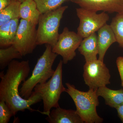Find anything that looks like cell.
<instances>
[{
	"label": "cell",
	"instance_id": "e0dca14e",
	"mask_svg": "<svg viewBox=\"0 0 123 123\" xmlns=\"http://www.w3.org/2000/svg\"><path fill=\"white\" fill-rule=\"evenodd\" d=\"M21 2L13 0L8 6L0 11V26L16 18H20V7Z\"/></svg>",
	"mask_w": 123,
	"mask_h": 123
},
{
	"label": "cell",
	"instance_id": "5b68a950",
	"mask_svg": "<svg viewBox=\"0 0 123 123\" xmlns=\"http://www.w3.org/2000/svg\"><path fill=\"white\" fill-rule=\"evenodd\" d=\"M67 6L42 14L37 29V45L48 44L53 47L57 43L60 34L59 29L63 14Z\"/></svg>",
	"mask_w": 123,
	"mask_h": 123
},
{
	"label": "cell",
	"instance_id": "5bb4252c",
	"mask_svg": "<svg viewBox=\"0 0 123 123\" xmlns=\"http://www.w3.org/2000/svg\"><path fill=\"white\" fill-rule=\"evenodd\" d=\"M19 18L11 20L0 26V47L5 48L13 44L19 25Z\"/></svg>",
	"mask_w": 123,
	"mask_h": 123
},
{
	"label": "cell",
	"instance_id": "3957f363",
	"mask_svg": "<svg viewBox=\"0 0 123 123\" xmlns=\"http://www.w3.org/2000/svg\"><path fill=\"white\" fill-rule=\"evenodd\" d=\"M57 55L52 51L51 45L46 44L45 51L38 59L31 76L22 84L19 93L23 98L29 99L36 86L45 83L53 76L55 70L52 66Z\"/></svg>",
	"mask_w": 123,
	"mask_h": 123
},
{
	"label": "cell",
	"instance_id": "d4e9b609",
	"mask_svg": "<svg viewBox=\"0 0 123 123\" xmlns=\"http://www.w3.org/2000/svg\"><path fill=\"white\" fill-rule=\"evenodd\" d=\"M19 0V1H20V2H23L25 0Z\"/></svg>",
	"mask_w": 123,
	"mask_h": 123
},
{
	"label": "cell",
	"instance_id": "ffe728a7",
	"mask_svg": "<svg viewBox=\"0 0 123 123\" xmlns=\"http://www.w3.org/2000/svg\"><path fill=\"white\" fill-rule=\"evenodd\" d=\"M67 0H34L41 14L55 10L61 7Z\"/></svg>",
	"mask_w": 123,
	"mask_h": 123
},
{
	"label": "cell",
	"instance_id": "cb8c5ba5",
	"mask_svg": "<svg viewBox=\"0 0 123 123\" xmlns=\"http://www.w3.org/2000/svg\"><path fill=\"white\" fill-rule=\"evenodd\" d=\"M116 109L117 111L119 118L123 123V104L122 105L117 107Z\"/></svg>",
	"mask_w": 123,
	"mask_h": 123
},
{
	"label": "cell",
	"instance_id": "7a4b0ae2",
	"mask_svg": "<svg viewBox=\"0 0 123 123\" xmlns=\"http://www.w3.org/2000/svg\"><path fill=\"white\" fill-rule=\"evenodd\" d=\"M66 92L75 103L77 113L84 123H101L103 119L98 114L97 107L99 105L97 90L89 89L86 92L77 89L74 85L66 83Z\"/></svg>",
	"mask_w": 123,
	"mask_h": 123
},
{
	"label": "cell",
	"instance_id": "8fae6325",
	"mask_svg": "<svg viewBox=\"0 0 123 123\" xmlns=\"http://www.w3.org/2000/svg\"><path fill=\"white\" fill-rule=\"evenodd\" d=\"M50 123H84L76 111L55 108L46 118Z\"/></svg>",
	"mask_w": 123,
	"mask_h": 123
},
{
	"label": "cell",
	"instance_id": "7c38bea8",
	"mask_svg": "<svg viewBox=\"0 0 123 123\" xmlns=\"http://www.w3.org/2000/svg\"><path fill=\"white\" fill-rule=\"evenodd\" d=\"M98 32V59L104 61L108 49L113 43L117 42L116 38L111 26L107 24L102 27Z\"/></svg>",
	"mask_w": 123,
	"mask_h": 123
},
{
	"label": "cell",
	"instance_id": "2e32d148",
	"mask_svg": "<svg viewBox=\"0 0 123 123\" xmlns=\"http://www.w3.org/2000/svg\"><path fill=\"white\" fill-rule=\"evenodd\" d=\"M97 94L104 98L105 103L110 107L116 108L123 104V89L113 90L105 86L97 90Z\"/></svg>",
	"mask_w": 123,
	"mask_h": 123
},
{
	"label": "cell",
	"instance_id": "52a82bcc",
	"mask_svg": "<svg viewBox=\"0 0 123 123\" xmlns=\"http://www.w3.org/2000/svg\"><path fill=\"white\" fill-rule=\"evenodd\" d=\"M83 76L85 84L89 89L97 90L111 83L110 70L103 61L98 59L86 62Z\"/></svg>",
	"mask_w": 123,
	"mask_h": 123
},
{
	"label": "cell",
	"instance_id": "30bf717a",
	"mask_svg": "<svg viewBox=\"0 0 123 123\" xmlns=\"http://www.w3.org/2000/svg\"><path fill=\"white\" fill-rule=\"evenodd\" d=\"M81 8L109 13L123 12V0H70Z\"/></svg>",
	"mask_w": 123,
	"mask_h": 123
},
{
	"label": "cell",
	"instance_id": "603a6c76",
	"mask_svg": "<svg viewBox=\"0 0 123 123\" xmlns=\"http://www.w3.org/2000/svg\"><path fill=\"white\" fill-rule=\"evenodd\" d=\"M13 0H0V11L10 4Z\"/></svg>",
	"mask_w": 123,
	"mask_h": 123
},
{
	"label": "cell",
	"instance_id": "8992f818",
	"mask_svg": "<svg viewBox=\"0 0 123 123\" xmlns=\"http://www.w3.org/2000/svg\"><path fill=\"white\" fill-rule=\"evenodd\" d=\"M76 12L80 20L77 33L83 39L98 31L110 18L106 12L98 14L81 7L76 9Z\"/></svg>",
	"mask_w": 123,
	"mask_h": 123
},
{
	"label": "cell",
	"instance_id": "44dd1931",
	"mask_svg": "<svg viewBox=\"0 0 123 123\" xmlns=\"http://www.w3.org/2000/svg\"><path fill=\"white\" fill-rule=\"evenodd\" d=\"M13 116V114L5 102L0 101V123H9Z\"/></svg>",
	"mask_w": 123,
	"mask_h": 123
},
{
	"label": "cell",
	"instance_id": "277c9868",
	"mask_svg": "<svg viewBox=\"0 0 123 123\" xmlns=\"http://www.w3.org/2000/svg\"><path fill=\"white\" fill-rule=\"evenodd\" d=\"M63 61H60L55 73L48 81L42 84H38L34 91L38 93L42 97L43 104V111L48 116L53 108L60 106L59 101L63 92L66 88L62 82Z\"/></svg>",
	"mask_w": 123,
	"mask_h": 123
},
{
	"label": "cell",
	"instance_id": "4fadbf2b",
	"mask_svg": "<svg viewBox=\"0 0 123 123\" xmlns=\"http://www.w3.org/2000/svg\"><path fill=\"white\" fill-rule=\"evenodd\" d=\"M97 37V35L95 33L84 38L78 48V51L84 56L86 62L98 59V51Z\"/></svg>",
	"mask_w": 123,
	"mask_h": 123
},
{
	"label": "cell",
	"instance_id": "7402d4cb",
	"mask_svg": "<svg viewBox=\"0 0 123 123\" xmlns=\"http://www.w3.org/2000/svg\"><path fill=\"white\" fill-rule=\"evenodd\" d=\"M116 65L121 80V85L123 87V56H119L116 60Z\"/></svg>",
	"mask_w": 123,
	"mask_h": 123
},
{
	"label": "cell",
	"instance_id": "d6986e66",
	"mask_svg": "<svg viewBox=\"0 0 123 123\" xmlns=\"http://www.w3.org/2000/svg\"><path fill=\"white\" fill-rule=\"evenodd\" d=\"M119 45L123 49V12L117 13L110 24Z\"/></svg>",
	"mask_w": 123,
	"mask_h": 123
},
{
	"label": "cell",
	"instance_id": "ac0fdd59",
	"mask_svg": "<svg viewBox=\"0 0 123 123\" xmlns=\"http://www.w3.org/2000/svg\"><path fill=\"white\" fill-rule=\"evenodd\" d=\"M23 56L13 45L0 49V69L3 70L15 59H22Z\"/></svg>",
	"mask_w": 123,
	"mask_h": 123
},
{
	"label": "cell",
	"instance_id": "6da1fadb",
	"mask_svg": "<svg viewBox=\"0 0 123 123\" xmlns=\"http://www.w3.org/2000/svg\"><path fill=\"white\" fill-rule=\"evenodd\" d=\"M30 71L29 61H19L14 60L9 64L6 73H0V101L5 102L14 116L18 111H24L26 110L46 115L43 111L31 107L42 100L39 93L33 91L29 99H25L21 96L18 91L19 86L25 81Z\"/></svg>",
	"mask_w": 123,
	"mask_h": 123
},
{
	"label": "cell",
	"instance_id": "ba28073f",
	"mask_svg": "<svg viewBox=\"0 0 123 123\" xmlns=\"http://www.w3.org/2000/svg\"><path fill=\"white\" fill-rule=\"evenodd\" d=\"M36 26L21 19L13 45L23 56L33 53L37 42Z\"/></svg>",
	"mask_w": 123,
	"mask_h": 123
},
{
	"label": "cell",
	"instance_id": "9c48e42d",
	"mask_svg": "<svg viewBox=\"0 0 123 123\" xmlns=\"http://www.w3.org/2000/svg\"><path fill=\"white\" fill-rule=\"evenodd\" d=\"M83 39L77 33L64 27L57 43L52 47V51L61 56L63 63L66 64L76 56V50L78 49Z\"/></svg>",
	"mask_w": 123,
	"mask_h": 123
},
{
	"label": "cell",
	"instance_id": "9a60e30c",
	"mask_svg": "<svg viewBox=\"0 0 123 123\" xmlns=\"http://www.w3.org/2000/svg\"><path fill=\"white\" fill-rule=\"evenodd\" d=\"M41 14L34 0H25L21 3L20 7L21 19L36 26L38 23Z\"/></svg>",
	"mask_w": 123,
	"mask_h": 123
}]
</instances>
